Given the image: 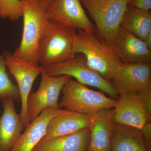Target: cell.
<instances>
[{
  "label": "cell",
  "instance_id": "cell-24",
  "mask_svg": "<svg viewBox=\"0 0 151 151\" xmlns=\"http://www.w3.org/2000/svg\"><path fill=\"white\" fill-rule=\"evenodd\" d=\"M129 5L145 11L151 10V0H129Z\"/></svg>",
  "mask_w": 151,
  "mask_h": 151
},
{
  "label": "cell",
  "instance_id": "cell-4",
  "mask_svg": "<svg viewBox=\"0 0 151 151\" xmlns=\"http://www.w3.org/2000/svg\"><path fill=\"white\" fill-rule=\"evenodd\" d=\"M62 91L60 108L78 113L94 114L103 109L115 108L118 103V100L89 89L71 78L64 84Z\"/></svg>",
  "mask_w": 151,
  "mask_h": 151
},
{
  "label": "cell",
  "instance_id": "cell-9",
  "mask_svg": "<svg viewBox=\"0 0 151 151\" xmlns=\"http://www.w3.org/2000/svg\"><path fill=\"white\" fill-rule=\"evenodd\" d=\"M4 54L7 68L17 84L22 103L20 115L25 127L30 123L27 111L28 97L31 92L34 82L37 76L41 74L43 67L42 65H31L7 50H4Z\"/></svg>",
  "mask_w": 151,
  "mask_h": 151
},
{
  "label": "cell",
  "instance_id": "cell-19",
  "mask_svg": "<svg viewBox=\"0 0 151 151\" xmlns=\"http://www.w3.org/2000/svg\"><path fill=\"white\" fill-rule=\"evenodd\" d=\"M121 26L144 40L151 32V13L128 5Z\"/></svg>",
  "mask_w": 151,
  "mask_h": 151
},
{
  "label": "cell",
  "instance_id": "cell-3",
  "mask_svg": "<svg viewBox=\"0 0 151 151\" xmlns=\"http://www.w3.org/2000/svg\"><path fill=\"white\" fill-rule=\"evenodd\" d=\"M95 23L96 32L114 52V42L129 0H80Z\"/></svg>",
  "mask_w": 151,
  "mask_h": 151
},
{
  "label": "cell",
  "instance_id": "cell-15",
  "mask_svg": "<svg viewBox=\"0 0 151 151\" xmlns=\"http://www.w3.org/2000/svg\"><path fill=\"white\" fill-rule=\"evenodd\" d=\"M114 108L93 114L89 127L90 136L87 151H111V135Z\"/></svg>",
  "mask_w": 151,
  "mask_h": 151
},
{
  "label": "cell",
  "instance_id": "cell-21",
  "mask_svg": "<svg viewBox=\"0 0 151 151\" xmlns=\"http://www.w3.org/2000/svg\"><path fill=\"white\" fill-rule=\"evenodd\" d=\"M0 12L2 18L17 21L22 16V4L20 0H0Z\"/></svg>",
  "mask_w": 151,
  "mask_h": 151
},
{
  "label": "cell",
  "instance_id": "cell-22",
  "mask_svg": "<svg viewBox=\"0 0 151 151\" xmlns=\"http://www.w3.org/2000/svg\"><path fill=\"white\" fill-rule=\"evenodd\" d=\"M146 112L151 118V85L137 93Z\"/></svg>",
  "mask_w": 151,
  "mask_h": 151
},
{
  "label": "cell",
  "instance_id": "cell-1",
  "mask_svg": "<svg viewBox=\"0 0 151 151\" xmlns=\"http://www.w3.org/2000/svg\"><path fill=\"white\" fill-rule=\"evenodd\" d=\"M73 53L84 55L88 66L109 81L123 64L96 32L76 30Z\"/></svg>",
  "mask_w": 151,
  "mask_h": 151
},
{
  "label": "cell",
  "instance_id": "cell-5",
  "mask_svg": "<svg viewBox=\"0 0 151 151\" xmlns=\"http://www.w3.org/2000/svg\"><path fill=\"white\" fill-rule=\"evenodd\" d=\"M43 67L47 74L50 76H69L76 78L81 84L97 88L113 99L119 96L112 82L90 68L82 53H77L68 59Z\"/></svg>",
  "mask_w": 151,
  "mask_h": 151
},
{
  "label": "cell",
  "instance_id": "cell-13",
  "mask_svg": "<svg viewBox=\"0 0 151 151\" xmlns=\"http://www.w3.org/2000/svg\"><path fill=\"white\" fill-rule=\"evenodd\" d=\"M93 116V114L59 109L49 122L46 133L40 142L69 134L89 127Z\"/></svg>",
  "mask_w": 151,
  "mask_h": 151
},
{
  "label": "cell",
  "instance_id": "cell-14",
  "mask_svg": "<svg viewBox=\"0 0 151 151\" xmlns=\"http://www.w3.org/2000/svg\"><path fill=\"white\" fill-rule=\"evenodd\" d=\"M14 100H3V111L0 117V151H10L25 128L20 114L17 113Z\"/></svg>",
  "mask_w": 151,
  "mask_h": 151
},
{
  "label": "cell",
  "instance_id": "cell-11",
  "mask_svg": "<svg viewBox=\"0 0 151 151\" xmlns=\"http://www.w3.org/2000/svg\"><path fill=\"white\" fill-rule=\"evenodd\" d=\"M113 52L123 64L151 62V50L144 41L121 26L115 39Z\"/></svg>",
  "mask_w": 151,
  "mask_h": 151
},
{
  "label": "cell",
  "instance_id": "cell-17",
  "mask_svg": "<svg viewBox=\"0 0 151 151\" xmlns=\"http://www.w3.org/2000/svg\"><path fill=\"white\" fill-rule=\"evenodd\" d=\"M89 136V127H86L69 134L41 141L32 151H87Z\"/></svg>",
  "mask_w": 151,
  "mask_h": 151
},
{
  "label": "cell",
  "instance_id": "cell-16",
  "mask_svg": "<svg viewBox=\"0 0 151 151\" xmlns=\"http://www.w3.org/2000/svg\"><path fill=\"white\" fill-rule=\"evenodd\" d=\"M59 109H44L39 116L27 125L24 132L10 151H32L45 135L49 122Z\"/></svg>",
  "mask_w": 151,
  "mask_h": 151
},
{
  "label": "cell",
  "instance_id": "cell-20",
  "mask_svg": "<svg viewBox=\"0 0 151 151\" xmlns=\"http://www.w3.org/2000/svg\"><path fill=\"white\" fill-rule=\"evenodd\" d=\"M6 69L4 55V53L0 54V100L11 98L21 101L18 87L11 81Z\"/></svg>",
  "mask_w": 151,
  "mask_h": 151
},
{
  "label": "cell",
  "instance_id": "cell-2",
  "mask_svg": "<svg viewBox=\"0 0 151 151\" xmlns=\"http://www.w3.org/2000/svg\"><path fill=\"white\" fill-rule=\"evenodd\" d=\"M20 1L23 8L22 35L20 44L14 54L31 65L39 66V45L50 22L45 11L34 0Z\"/></svg>",
  "mask_w": 151,
  "mask_h": 151
},
{
  "label": "cell",
  "instance_id": "cell-27",
  "mask_svg": "<svg viewBox=\"0 0 151 151\" xmlns=\"http://www.w3.org/2000/svg\"><path fill=\"white\" fill-rule=\"evenodd\" d=\"M1 18H2V17L1 14V12H0V20Z\"/></svg>",
  "mask_w": 151,
  "mask_h": 151
},
{
  "label": "cell",
  "instance_id": "cell-7",
  "mask_svg": "<svg viewBox=\"0 0 151 151\" xmlns=\"http://www.w3.org/2000/svg\"><path fill=\"white\" fill-rule=\"evenodd\" d=\"M38 89L31 92L27 102V111L30 122H32L47 108L60 109L58 99L64 84L71 78L68 75L52 76L42 69Z\"/></svg>",
  "mask_w": 151,
  "mask_h": 151
},
{
  "label": "cell",
  "instance_id": "cell-6",
  "mask_svg": "<svg viewBox=\"0 0 151 151\" xmlns=\"http://www.w3.org/2000/svg\"><path fill=\"white\" fill-rule=\"evenodd\" d=\"M76 30L50 23L38 49L39 63L42 66L63 61L73 55Z\"/></svg>",
  "mask_w": 151,
  "mask_h": 151
},
{
  "label": "cell",
  "instance_id": "cell-12",
  "mask_svg": "<svg viewBox=\"0 0 151 151\" xmlns=\"http://www.w3.org/2000/svg\"><path fill=\"white\" fill-rule=\"evenodd\" d=\"M119 96L117 105L114 108V123L141 129L151 121L137 93H122Z\"/></svg>",
  "mask_w": 151,
  "mask_h": 151
},
{
  "label": "cell",
  "instance_id": "cell-25",
  "mask_svg": "<svg viewBox=\"0 0 151 151\" xmlns=\"http://www.w3.org/2000/svg\"><path fill=\"white\" fill-rule=\"evenodd\" d=\"M45 11L54 0H34Z\"/></svg>",
  "mask_w": 151,
  "mask_h": 151
},
{
  "label": "cell",
  "instance_id": "cell-18",
  "mask_svg": "<svg viewBox=\"0 0 151 151\" xmlns=\"http://www.w3.org/2000/svg\"><path fill=\"white\" fill-rule=\"evenodd\" d=\"M111 151H147L141 130L113 122Z\"/></svg>",
  "mask_w": 151,
  "mask_h": 151
},
{
  "label": "cell",
  "instance_id": "cell-10",
  "mask_svg": "<svg viewBox=\"0 0 151 151\" xmlns=\"http://www.w3.org/2000/svg\"><path fill=\"white\" fill-rule=\"evenodd\" d=\"M111 81L119 95L139 93L151 85V63L123 64Z\"/></svg>",
  "mask_w": 151,
  "mask_h": 151
},
{
  "label": "cell",
  "instance_id": "cell-8",
  "mask_svg": "<svg viewBox=\"0 0 151 151\" xmlns=\"http://www.w3.org/2000/svg\"><path fill=\"white\" fill-rule=\"evenodd\" d=\"M49 21L70 29L95 32L80 0H54L45 11Z\"/></svg>",
  "mask_w": 151,
  "mask_h": 151
},
{
  "label": "cell",
  "instance_id": "cell-23",
  "mask_svg": "<svg viewBox=\"0 0 151 151\" xmlns=\"http://www.w3.org/2000/svg\"><path fill=\"white\" fill-rule=\"evenodd\" d=\"M147 151H151V121L147 122L141 129Z\"/></svg>",
  "mask_w": 151,
  "mask_h": 151
},
{
  "label": "cell",
  "instance_id": "cell-26",
  "mask_svg": "<svg viewBox=\"0 0 151 151\" xmlns=\"http://www.w3.org/2000/svg\"><path fill=\"white\" fill-rule=\"evenodd\" d=\"M143 41L147 47L151 50V32L145 38Z\"/></svg>",
  "mask_w": 151,
  "mask_h": 151
}]
</instances>
